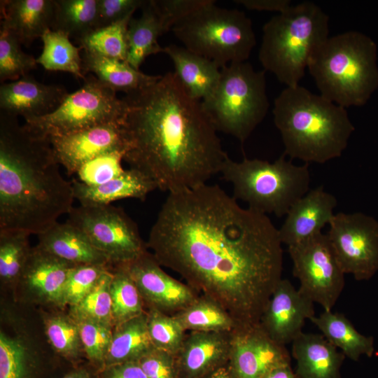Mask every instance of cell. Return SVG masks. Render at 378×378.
<instances>
[{
    "label": "cell",
    "instance_id": "cell-16",
    "mask_svg": "<svg viewBox=\"0 0 378 378\" xmlns=\"http://www.w3.org/2000/svg\"><path fill=\"white\" fill-rule=\"evenodd\" d=\"M123 122H111L71 134L48 138L57 162L69 175L76 174L86 162L101 155L125 152Z\"/></svg>",
    "mask_w": 378,
    "mask_h": 378
},
{
    "label": "cell",
    "instance_id": "cell-17",
    "mask_svg": "<svg viewBox=\"0 0 378 378\" xmlns=\"http://www.w3.org/2000/svg\"><path fill=\"white\" fill-rule=\"evenodd\" d=\"M315 316L314 303L286 279L272 293L259 321L264 331L286 346L302 332L306 320Z\"/></svg>",
    "mask_w": 378,
    "mask_h": 378
},
{
    "label": "cell",
    "instance_id": "cell-32",
    "mask_svg": "<svg viewBox=\"0 0 378 378\" xmlns=\"http://www.w3.org/2000/svg\"><path fill=\"white\" fill-rule=\"evenodd\" d=\"M69 38L64 32L47 30L41 38L43 50L36 62L48 71L67 72L84 80L81 48L75 46Z\"/></svg>",
    "mask_w": 378,
    "mask_h": 378
},
{
    "label": "cell",
    "instance_id": "cell-52",
    "mask_svg": "<svg viewBox=\"0 0 378 378\" xmlns=\"http://www.w3.org/2000/svg\"><path fill=\"white\" fill-rule=\"evenodd\" d=\"M206 378H233L227 366L219 368Z\"/></svg>",
    "mask_w": 378,
    "mask_h": 378
},
{
    "label": "cell",
    "instance_id": "cell-9",
    "mask_svg": "<svg viewBox=\"0 0 378 378\" xmlns=\"http://www.w3.org/2000/svg\"><path fill=\"white\" fill-rule=\"evenodd\" d=\"M210 1L172 29L188 50L216 63L220 69L246 62L256 44L251 19L237 9Z\"/></svg>",
    "mask_w": 378,
    "mask_h": 378
},
{
    "label": "cell",
    "instance_id": "cell-28",
    "mask_svg": "<svg viewBox=\"0 0 378 378\" xmlns=\"http://www.w3.org/2000/svg\"><path fill=\"white\" fill-rule=\"evenodd\" d=\"M141 8L140 17L130 20L127 34L126 62L137 70L149 55L164 52L158 38L167 32L151 0L145 1Z\"/></svg>",
    "mask_w": 378,
    "mask_h": 378
},
{
    "label": "cell",
    "instance_id": "cell-1",
    "mask_svg": "<svg viewBox=\"0 0 378 378\" xmlns=\"http://www.w3.org/2000/svg\"><path fill=\"white\" fill-rule=\"evenodd\" d=\"M146 245L162 267L219 304L237 327L259 323L282 279L278 228L218 185L169 193Z\"/></svg>",
    "mask_w": 378,
    "mask_h": 378
},
{
    "label": "cell",
    "instance_id": "cell-24",
    "mask_svg": "<svg viewBox=\"0 0 378 378\" xmlns=\"http://www.w3.org/2000/svg\"><path fill=\"white\" fill-rule=\"evenodd\" d=\"M37 236L38 247L74 265H111L88 237L67 221L57 222Z\"/></svg>",
    "mask_w": 378,
    "mask_h": 378
},
{
    "label": "cell",
    "instance_id": "cell-27",
    "mask_svg": "<svg viewBox=\"0 0 378 378\" xmlns=\"http://www.w3.org/2000/svg\"><path fill=\"white\" fill-rule=\"evenodd\" d=\"M83 74L91 72L102 83L126 94L158 80L161 75L146 74L133 68L126 61L106 57L83 50L81 54Z\"/></svg>",
    "mask_w": 378,
    "mask_h": 378
},
{
    "label": "cell",
    "instance_id": "cell-47",
    "mask_svg": "<svg viewBox=\"0 0 378 378\" xmlns=\"http://www.w3.org/2000/svg\"><path fill=\"white\" fill-rule=\"evenodd\" d=\"M144 3L145 0H97L95 29L133 15Z\"/></svg>",
    "mask_w": 378,
    "mask_h": 378
},
{
    "label": "cell",
    "instance_id": "cell-38",
    "mask_svg": "<svg viewBox=\"0 0 378 378\" xmlns=\"http://www.w3.org/2000/svg\"><path fill=\"white\" fill-rule=\"evenodd\" d=\"M43 325L48 340L58 354L71 360L84 352L78 324L69 314H47Z\"/></svg>",
    "mask_w": 378,
    "mask_h": 378
},
{
    "label": "cell",
    "instance_id": "cell-37",
    "mask_svg": "<svg viewBox=\"0 0 378 378\" xmlns=\"http://www.w3.org/2000/svg\"><path fill=\"white\" fill-rule=\"evenodd\" d=\"M112 267L78 304L69 307V314L74 319L94 321L113 327L110 292Z\"/></svg>",
    "mask_w": 378,
    "mask_h": 378
},
{
    "label": "cell",
    "instance_id": "cell-40",
    "mask_svg": "<svg viewBox=\"0 0 378 378\" xmlns=\"http://www.w3.org/2000/svg\"><path fill=\"white\" fill-rule=\"evenodd\" d=\"M29 348L18 335L0 331V378H29L31 363Z\"/></svg>",
    "mask_w": 378,
    "mask_h": 378
},
{
    "label": "cell",
    "instance_id": "cell-34",
    "mask_svg": "<svg viewBox=\"0 0 378 378\" xmlns=\"http://www.w3.org/2000/svg\"><path fill=\"white\" fill-rule=\"evenodd\" d=\"M31 234L21 230H0V280L4 286L16 287L32 247Z\"/></svg>",
    "mask_w": 378,
    "mask_h": 378
},
{
    "label": "cell",
    "instance_id": "cell-15",
    "mask_svg": "<svg viewBox=\"0 0 378 378\" xmlns=\"http://www.w3.org/2000/svg\"><path fill=\"white\" fill-rule=\"evenodd\" d=\"M290 362L286 346L273 340L259 323L230 332L227 367L233 378H263L274 368Z\"/></svg>",
    "mask_w": 378,
    "mask_h": 378
},
{
    "label": "cell",
    "instance_id": "cell-44",
    "mask_svg": "<svg viewBox=\"0 0 378 378\" xmlns=\"http://www.w3.org/2000/svg\"><path fill=\"white\" fill-rule=\"evenodd\" d=\"M75 321L78 326L84 353L91 362L103 368L113 327L90 321Z\"/></svg>",
    "mask_w": 378,
    "mask_h": 378
},
{
    "label": "cell",
    "instance_id": "cell-6",
    "mask_svg": "<svg viewBox=\"0 0 378 378\" xmlns=\"http://www.w3.org/2000/svg\"><path fill=\"white\" fill-rule=\"evenodd\" d=\"M328 37V15L314 2L299 3L264 24L259 61L280 83L296 86L312 55Z\"/></svg>",
    "mask_w": 378,
    "mask_h": 378
},
{
    "label": "cell",
    "instance_id": "cell-45",
    "mask_svg": "<svg viewBox=\"0 0 378 378\" xmlns=\"http://www.w3.org/2000/svg\"><path fill=\"white\" fill-rule=\"evenodd\" d=\"M147 378H180L176 355L153 347L138 360Z\"/></svg>",
    "mask_w": 378,
    "mask_h": 378
},
{
    "label": "cell",
    "instance_id": "cell-21",
    "mask_svg": "<svg viewBox=\"0 0 378 378\" xmlns=\"http://www.w3.org/2000/svg\"><path fill=\"white\" fill-rule=\"evenodd\" d=\"M230 332L190 331L176 354L180 378H206L227 365Z\"/></svg>",
    "mask_w": 378,
    "mask_h": 378
},
{
    "label": "cell",
    "instance_id": "cell-26",
    "mask_svg": "<svg viewBox=\"0 0 378 378\" xmlns=\"http://www.w3.org/2000/svg\"><path fill=\"white\" fill-rule=\"evenodd\" d=\"M163 53L172 61L174 73L191 97L202 101L213 92L220 76L216 63L174 44L164 47Z\"/></svg>",
    "mask_w": 378,
    "mask_h": 378
},
{
    "label": "cell",
    "instance_id": "cell-41",
    "mask_svg": "<svg viewBox=\"0 0 378 378\" xmlns=\"http://www.w3.org/2000/svg\"><path fill=\"white\" fill-rule=\"evenodd\" d=\"M148 328L155 348L176 355L186 335L178 321L155 309L146 310Z\"/></svg>",
    "mask_w": 378,
    "mask_h": 378
},
{
    "label": "cell",
    "instance_id": "cell-35",
    "mask_svg": "<svg viewBox=\"0 0 378 378\" xmlns=\"http://www.w3.org/2000/svg\"><path fill=\"white\" fill-rule=\"evenodd\" d=\"M110 292L113 327L146 312L134 281L123 265L112 267Z\"/></svg>",
    "mask_w": 378,
    "mask_h": 378
},
{
    "label": "cell",
    "instance_id": "cell-20",
    "mask_svg": "<svg viewBox=\"0 0 378 378\" xmlns=\"http://www.w3.org/2000/svg\"><path fill=\"white\" fill-rule=\"evenodd\" d=\"M69 94L64 87L46 85L29 74L0 86V109L24 120L54 111Z\"/></svg>",
    "mask_w": 378,
    "mask_h": 378
},
{
    "label": "cell",
    "instance_id": "cell-23",
    "mask_svg": "<svg viewBox=\"0 0 378 378\" xmlns=\"http://www.w3.org/2000/svg\"><path fill=\"white\" fill-rule=\"evenodd\" d=\"M1 23L29 46L52 27L54 0H1Z\"/></svg>",
    "mask_w": 378,
    "mask_h": 378
},
{
    "label": "cell",
    "instance_id": "cell-14",
    "mask_svg": "<svg viewBox=\"0 0 378 378\" xmlns=\"http://www.w3.org/2000/svg\"><path fill=\"white\" fill-rule=\"evenodd\" d=\"M122 265L134 281L147 310L155 309L173 316L200 295L186 283L166 273L148 251L134 260Z\"/></svg>",
    "mask_w": 378,
    "mask_h": 378
},
{
    "label": "cell",
    "instance_id": "cell-50",
    "mask_svg": "<svg viewBox=\"0 0 378 378\" xmlns=\"http://www.w3.org/2000/svg\"><path fill=\"white\" fill-rule=\"evenodd\" d=\"M263 378H297V377L290 363H288L274 368Z\"/></svg>",
    "mask_w": 378,
    "mask_h": 378
},
{
    "label": "cell",
    "instance_id": "cell-43",
    "mask_svg": "<svg viewBox=\"0 0 378 378\" xmlns=\"http://www.w3.org/2000/svg\"><path fill=\"white\" fill-rule=\"evenodd\" d=\"M125 151L109 152L84 164L76 174L78 181L90 186L106 183L122 174Z\"/></svg>",
    "mask_w": 378,
    "mask_h": 378
},
{
    "label": "cell",
    "instance_id": "cell-2",
    "mask_svg": "<svg viewBox=\"0 0 378 378\" xmlns=\"http://www.w3.org/2000/svg\"><path fill=\"white\" fill-rule=\"evenodd\" d=\"M122 127L130 168L169 193L206 184L228 158L201 101L174 72L127 94Z\"/></svg>",
    "mask_w": 378,
    "mask_h": 378
},
{
    "label": "cell",
    "instance_id": "cell-5",
    "mask_svg": "<svg viewBox=\"0 0 378 378\" xmlns=\"http://www.w3.org/2000/svg\"><path fill=\"white\" fill-rule=\"evenodd\" d=\"M377 46L368 36L348 31L329 36L307 69L322 97L345 108L364 105L378 87Z\"/></svg>",
    "mask_w": 378,
    "mask_h": 378
},
{
    "label": "cell",
    "instance_id": "cell-4",
    "mask_svg": "<svg viewBox=\"0 0 378 378\" xmlns=\"http://www.w3.org/2000/svg\"><path fill=\"white\" fill-rule=\"evenodd\" d=\"M272 113L284 154L307 164L340 158L355 130L345 108L300 85L281 92Z\"/></svg>",
    "mask_w": 378,
    "mask_h": 378
},
{
    "label": "cell",
    "instance_id": "cell-48",
    "mask_svg": "<svg viewBox=\"0 0 378 378\" xmlns=\"http://www.w3.org/2000/svg\"><path fill=\"white\" fill-rule=\"evenodd\" d=\"M102 378H147L137 361L104 367Z\"/></svg>",
    "mask_w": 378,
    "mask_h": 378
},
{
    "label": "cell",
    "instance_id": "cell-31",
    "mask_svg": "<svg viewBox=\"0 0 378 378\" xmlns=\"http://www.w3.org/2000/svg\"><path fill=\"white\" fill-rule=\"evenodd\" d=\"M173 316L188 332L229 333L237 327L236 321L223 307L200 295L190 305Z\"/></svg>",
    "mask_w": 378,
    "mask_h": 378
},
{
    "label": "cell",
    "instance_id": "cell-29",
    "mask_svg": "<svg viewBox=\"0 0 378 378\" xmlns=\"http://www.w3.org/2000/svg\"><path fill=\"white\" fill-rule=\"evenodd\" d=\"M310 321L349 359L358 361L361 356H372L374 352L373 337L360 333L343 314L323 310Z\"/></svg>",
    "mask_w": 378,
    "mask_h": 378
},
{
    "label": "cell",
    "instance_id": "cell-39",
    "mask_svg": "<svg viewBox=\"0 0 378 378\" xmlns=\"http://www.w3.org/2000/svg\"><path fill=\"white\" fill-rule=\"evenodd\" d=\"M17 36L0 24V81H14L36 68V58L25 53Z\"/></svg>",
    "mask_w": 378,
    "mask_h": 378
},
{
    "label": "cell",
    "instance_id": "cell-10",
    "mask_svg": "<svg viewBox=\"0 0 378 378\" xmlns=\"http://www.w3.org/2000/svg\"><path fill=\"white\" fill-rule=\"evenodd\" d=\"M83 80V85L69 94L54 111L25 119L24 127L35 135L49 138L123 122L127 111L125 100L94 76Z\"/></svg>",
    "mask_w": 378,
    "mask_h": 378
},
{
    "label": "cell",
    "instance_id": "cell-19",
    "mask_svg": "<svg viewBox=\"0 0 378 378\" xmlns=\"http://www.w3.org/2000/svg\"><path fill=\"white\" fill-rule=\"evenodd\" d=\"M337 204L336 197L323 186L309 190L293 204L278 228L282 244L293 246L321 233L333 218Z\"/></svg>",
    "mask_w": 378,
    "mask_h": 378
},
{
    "label": "cell",
    "instance_id": "cell-46",
    "mask_svg": "<svg viewBox=\"0 0 378 378\" xmlns=\"http://www.w3.org/2000/svg\"><path fill=\"white\" fill-rule=\"evenodd\" d=\"M167 31L210 0H151Z\"/></svg>",
    "mask_w": 378,
    "mask_h": 378
},
{
    "label": "cell",
    "instance_id": "cell-51",
    "mask_svg": "<svg viewBox=\"0 0 378 378\" xmlns=\"http://www.w3.org/2000/svg\"><path fill=\"white\" fill-rule=\"evenodd\" d=\"M62 378H92L90 374L85 369L75 370Z\"/></svg>",
    "mask_w": 378,
    "mask_h": 378
},
{
    "label": "cell",
    "instance_id": "cell-7",
    "mask_svg": "<svg viewBox=\"0 0 378 378\" xmlns=\"http://www.w3.org/2000/svg\"><path fill=\"white\" fill-rule=\"evenodd\" d=\"M220 174L232 185L237 200L279 218L309 190L311 179L309 164L296 165L284 153L273 162L257 158L236 162L228 157Z\"/></svg>",
    "mask_w": 378,
    "mask_h": 378
},
{
    "label": "cell",
    "instance_id": "cell-33",
    "mask_svg": "<svg viewBox=\"0 0 378 378\" xmlns=\"http://www.w3.org/2000/svg\"><path fill=\"white\" fill-rule=\"evenodd\" d=\"M97 0H54L51 29L76 41L95 29Z\"/></svg>",
    "mask_w": 378,
    "mask_h": 378
},
{
    "label": "cell",
    "instance_id": "cell-22",
    "mask_svg": "<svg viewBox=\"0 0 378 378\" xmlns=\"http://www.w3.org/2000/svg\"><path fill=\"white\" fill-rule=\"evenodd\" d=\"M291 345L297 378H341L346 356L322 334L302 332Z\"/></svg>",
    "mask_w": 378,
    "mask_h": 378
},
{
    "label": "cell",
    "instance_id": "cell-12",
    "mask_svg": "<svg viewBox=\"0 0 378 378\" xmlns=\"http://www.w3.org/2000/svg\"><path fill=\"white\" fill-rule=\"evenodd\" d=\"M288 252L299 290L323 310H332L344 288L345 273L326 233L288 246Z\"/></svg>",
    "mask_w": 378,
    "mask_h": 378
},
{
    "label": "cell",
    "instance_id": "cell-25",
    "mask_svg": "<svg viewBox=\"0 0 378 378\" xmlns=\"http://www.w3.org/2000/svg\"><path fill=\"white\" fill-rule=\"evenodd\" d=\"M71 182L75 200L83 206L107 205L126 198L144 200L150 192L157 189L150 178L132 168L100 185H86L76 179Z\"/></svg>",
    "mask_w": 378,
    "mask_h": 378
},
{
    "label": "cell",
    "instance_id": "cell-18",
    "mask_svg": "<svg viewBox=\"0 0 378 378\" xmlns=\"http://www.w3.org/2000/svg\"><path fill=\"white\" fill-rule=\"evenodd\" d=\"M74 266L36 245L31 249L16 287L30 302L63 308V290Z\"/></svg>",
    "mask_w": 378,
    "mask_h": 378
},
{
    "label": "cell",
    "instance_id": "cell-36",
    "mask_svg": "<svg viewBox=\"0 0 378 378\" xmlns=\"http://www.w3.org/2000/svg\"><path fill=\"white\" fill-rule=\"evenodd\" d=\"M132 15H130L107 27L94 29L76 42L83 50L126 61L127 28Z\"/></svg>",
    "mask_w": 378,
    "mask_h": 378
},
{
    "label": "cell",
    "instance_id": "cell-49",
    "mask_svg": "<svg viewBox=\"0 0 378 378\" xmlns=\"http://www.w3.org/2000/svg\"><path fill=\"white\" fill-rule=\"evenodd\" d=\"M246 8L258 11H274L279 13L287 10L290 6V0H236Z\"/></svg>",
    "mask_w": 378,
    "mask_h": 378
},
{
    "label": "cell",
    "instance_id": "cell-13",
    "mask_svg": "<svg viewBox=\"0 0 378 378\" xmlns=\"http://www.w3.org/2000/svg\"><path fill=\"white\" fill-rule=\"evenodd\" d=\"M326 234L345 274L370 279L378 271V221L361 212L337 213Z\"/></svg>",
    "mask_w": 378,
    "mask_h": 378
},
{
    "label": "cell",
    "instance_id": "cell-3",
    "mask_svg": "<svg viewBox=\"0 0 378 378\" xmlns=\"http://www.w3.org/2000/svg\"><path fill=\"white\" fill-rule=\"evenodd\" d=\"M48 138L0 112V230L36 234L68 214L75 200Z\"/></svg>",
    "mask_w": 378,
    "mask_h": 378
},
{
    "label": "cell",
    "instance_id": "cell-8",
    "mask_svg": "<svg viewBox=\"0 0 378 378\" xmlns=\"http://www.w3.org/2000/svg\"><path fill=\"white\" fill-rule=\"evenodd\" d=\"M201 102L217 132L244 143L270 107L265 71H255L247 62L225 66L214 90Z\"/></svg>",
    "mask_w": 378,
    "mask_h": 378
},
{
    "label": "cell",
    "instance_id": "cell-42",
    "mask_svg": "<svg viewBox=\"0 0 378 378\" xmlns=\"http://www.w3.org/2000/svg\"><path fill=\"white\" fill-rule=\"evenodd\" d=\"M112 266L80 265L72 267L68 274L62 295V307L78 304Z\"/></svg>",
    "mask_w": 378,
    "mask_h": 378
},
{
    "label": "cell",
    "instance_id": "cell-11",
    "mask_svg": "<svg viewBox=\"0 0 378 378\" xmlns=\"http://www.w3.org/2000/svg\"><path fill=\"white\" fill-rule=\"evenodd\" d=\"M66 221L80 229L112 266L127 264L147 250L137 225L111 204L73 207Z\"/></svg>",
    "mask_w": 378,
    "mask_h": 378
},
{
    "label": "cell",
    "instance_id": "cell-30",
    "mask_svg": "<svg viewBox=\"0 0 378 378\" xmlns=\"http://www.w3.org/2000/svg\"><path fill=\"white\" fill-rule=\"evenodd\" d=\"M153 347L146 312L113 327L103 368L115 364L137 361Z\"/></svg>",
    "mask_w": 378,
    "mask_h": 378
}]
</instances>
